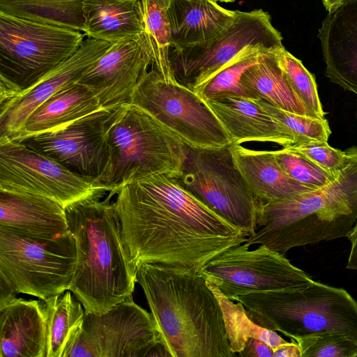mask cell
<instances>
[{
	"mask_svg": "<svg viewBox=\"0 0 357 357\" xmlns=\"http://www.w3.org/2000/svg\"><path fill=\"white\" fill-rule=\"evenodd\" d=\"M76 260L75 241L70 231L45 240L0 227V273L18 294L45 301L69 290Z\"/></svg>",
	"mask_w": 357,
	"mask_h": 357,
	"instance_id": "30bf717a",
	"label": "cell"
},
{
	"mask_svg": "<svg viewBox=\"0 0 357 357\" xmlns=\"http://www.w3.org/2000/svg\"><path fill=\"white\" fill-rule=\"evenodd\" d=\"M243 243L206 264L199 273L229 299L252 292L301 289L314 280L284 255L265 245Z\"/></svg>",
	"mask_w": 357,
	"mask_h": 357,
	"instance_id": "4fadbf2b",
	"label": "cell"
},
{
	"mask_svg": "<svg viewBox=\"0 0 357 357\" xmlns=\"http://www.w3.org/2000/svg\"><path fill=\"white\" fill-rule=\"evenodd\" d=\"M120 107L101 108L57 130L13 140L98 182L108 162V134Z\"/></svg>",
	"mask_w": 357,
	"mask_h": 357,
	"instance_id": "9a60e30c",
	"label": "cell"
},
{
	"mask_svg": "<svg viewBox=\"0 0 357 357\" xmlns=\"http://www.w3.org/2000/svg\"><path fill=\"white\" fill-rule=\"evenodd\" d=\"M202 100L219 119L232 144L273 142L286 147L301 142L286 125L268 114L253 98L224 94Z\"/></svg>",
	"mask_w": 357,
	"mask_h": 357,
	"instance_id": "ac0fdd59",
	"label": "cell"
},
{
	"mask_svg": "<svg viewBox=\"0 0 357 357\" xmlns=\"http://www.w3.org/2000/svg\"><path fill=\"white\" fill-rule=\"evenodd\" d=\"M325 75L357 96V0L327 14L319 29Z\"/></svg>",
	"mask_w": 357,
	"mask_h": 357,
	"instance_id": "d6986e66",
	"label": "cell"
},
{
	"mask_svg": "<svg viewBox=\"0 0 357 357\" xmlns=\"http://www.w3.org/2000/svg\"><path fill=\"white\" fill-rule=\"evenodd\" d=\"M234 301L255 323L291 340L333 333L357 344V301L342 288L313 281L301 289L252 292Z\"/></svg>",
	"mask_w": 357,
	"mask_h": 357,
	"instance_id": "5b68a950",
	"label": "cell"
},
{
	"mask_svg": "<svg viewBox=\"0 0 357 357\" xmlns=\"http://www.w3.org/2000/svg\"><path fill=\"white\" fill-rule=\"evenodd\" d=\"M85 0H0V11L82 31Z\"/></svg>",
	"mask_w": 357,
	"mask_h": 357,
	"instance_id": "f1b7e54d",
	"label": "cell"
},
{
	"mask_svg": "<svg viewBox=\"0 0 357 357\" xmlns=\"http://www.w3.org/2000/svg\"><path fill=\"white\" fill-rule=\"evenodd\" d=\"M268 114L287 126L301 141L316 139L328 142L331 134L328 121L294 114L261 98H253Z\"/></svg>",
	"mask_w": 357,
	"mask_h": 357,
	"instance_id": "1f68e13d",
	"label": "cell"
},
{
	"mask_svg": "<svg viewBox=\"0 0 357 357\" xmlns=\"http://www.w3.org/2000/svg\"><path fill=\"white\" fill-rule=\"evenodd\" d=\"M229 146H187L181 173L174 178L206 206L251 236L264 225V202L253 194L234 166Z\"/></svg>",
	"mask_w": 357,
	"mask_h": 357,
	"instance_id": "9c48e42d",
	"label": "cell"
},
{
	"mask_svg": "<svg viewBox=\"0 0 357 357\" xmlns=\"http://www.w3.org/2000/svg\"><path fill=\"white\" fill-rule=\"evenodd\" d=\"M116 194L123 241L135 265L160 262L199 272L250 236L169 174L145 177L123 186Z\"/></svg>",
	"mask_w": 357,
	"mask_h": 357,
	"instance_id": "6da1fadb",
	"label": "cell"
},
{
	"mask_svg": "<svg viewBox=\"0 0 357 357\" xmlns=\"http://www.w3.org/2000/svg\"><path fill=\"white\" fill-rule=\"evenodd\" d=\"M346 0H322L323 4L328 13L338 8Z\"/></svg>",
	"mask_w": 357,
	"mask_h": 357,
	"instance_id": "60d3db41",
	"label": "cell"
},
{
	"mask_svg": "<svg viewBox=\"0 0 357 357\" xmlns=\"http://www.w3.org/2000/svg\"><path fill=\"white\" fill-rule=\"evenodd\" d=\"M266 54L259 53L244 57L225 68L206 85L200 97L211 98L224 94L248 97L241 84V77L247 69L257 63Z\"/></svg>",
	"mask_w": 357,
	"mask_h": 357,
	"instance_id": "e575fe53",
	"label": "cell"
},
{
	"mask_svg": "<svg viewBox=\"0 0 357 357\" xmlns=\"http://www.w3.org/2000/svg\"><path fill=\"white\" fill-rule=\"evenodd\" d=\"M0 227L38 239L69 231L65 208L52 199L0 190Z\"/></svg>",
	"mask_w": 357,
	"mask_h": 357,
	"instance_id": "ffe728a7",
	"label": "cell"
},
{
	"mask_svg": "<svg viewBox=\"0 0 357 357\" xmlns=\"http://www.w3.org/2000/svg\"><path fill=\"white\" fill-rule=\"evenodd\" d=\"M235 11L213 0H171V49H183L214 38L231 23Z\"/></svg>",
	"mask_w": 357,
	"mask_h": 357,
	"instance_id": "7402d4cb",
	"label": "cell"
},
{
	"mask_svg": "<svg viewBox=\"0 0 357 357\" xmlns=\"http://www.w3.org/2000/svg\"><path fill=\"white\" fill-rule=\"evenodd\" d=\"M82 31L0 11V103L73 56L84 42Z\"/></svg>",
	"mask_w": 357,
	"mask_h": 357,
	"instance_id": "52a82bcc",
	"label": "cell"
},
{
	"mask_svg": "<svg viewBox=\"0 0 357 357\" xmlns=\"http://www.w3.org/2000/svg\"><path fill=\"white\" fill-rule=\"evenodd\" d=\"M88 38L69 59L47 73L29 88L0 106V137L14 139L30 114L65 86L77 82L84 71L112 45Z\"/></svg>",
	"mask_w": 357,
	"mask_h": 357,
	"instance_id": "e0dca14e",
	"label": "cell"
},
{
	"mask_svg": "<svg viewBox=\"0 0 357 357\" xmlns=\"http://www.w3.org/2000/svg\"><path fill=\"white\" fill-rule=\"evenodd\" d=\"M282 37L262 9L236 10L231 23L214 38L181 50H170L177 81L201 96L206 85L237 61L283 47Z\"/></svg>",
	"mask_w": 357,
	"mask_h": 357,
	"instance_id": "ba28073f",
	"label": "cell"
},
{
	"mask_svg": "<svg viewBox=\"0 0 357 357\" xmlns=\"http://www.w3.org/2000/svg\"><path fill=\"white\" fill-rule=\"evenodd\" d=\"M152 64L144 36L112 43L82 74L79 82L90 88L102 108L130 104L140 78Z\"/></svg>",
	"mask_w": 357,
	"mask_h": 357,
	"instance_id": "2e32d148",
	"label": "cell"
},
{
	"mask_svg": "<svg viewBox=\"0 0 357 357\" xmlns=\"http://www.w3.org/2000/svg\"><path fill=\"white\" fill-rule=\"evenodd\" d=\"M207 281L221 307L230 349L234 354L239 353L250 337L258 338L272 349L287 342L275 331L264 328L255 323L248 315L244 306L235 303L227 298L213 282Z\"/></svg>",
	"mask_w": 357,
	"mask_h": 357,
	"instance_id": "f546056e",
	"label": "cell"
},
{
	"mask_svg": "<svg viewBox=\"0 0 357 357\" xmlns=\"http://www.w3.org/2000/svg\"><path fill=\"white\" fill-rule=\"evenodd\" d=\"M101 108L90 88L79 82L68 84L40 105L13 139L57 130Z\"/></svg>",
	"mask_w": 357,
	"mask_h": 357,
	"instance_id": "cb8c5ba5",
	"label": "cell"
},
{
	"mask_svg": "<svg viewBox=\"0 0 357 357\" xmlns=\"http://www.w3.org/2000/svg\"><path fill=\"white\" fill-rule=\"evenodd\" d=\"M144 36L148 43L153 69L167 82L176 79L170 63L171 36L168 9L171 0H139Z\"/></svg>",
	"mask_w": 357,
	"mask_h": 357,
	"instance_id": "83f0119b",
	"label": "cell"
},
{
	"mask_svg": "<svg viewBox=\"0 0 357 357\" xmlns=\"http://www.w3.org/2000/svg\"><path fill=\"white\" fill-rule=\"evenodd\" d=\"M47 318L46 357H63L81 329L85 315L81 302L70 290L44 301Z\"/></svg>",
	"mask_w": 357,
	"mask_h": 357,
	"instance_id": "4316f807",
	"label": "cell"
},
{
	"mask_svg": "<svg viewBox=\"0 0 357 357\" xmlns=\"http://www.w3.org/2000/svg\"><path fill=\"white\" fill-rule=\"evenodd\" d=\"M283 148L303 155L333 178L338 176L346 161L345 151L335 149L326 141L309 139Z\"/></svg>",
	"mask_w": 357,
	"mask_h": 357,
	"instance_id": "d590c367",
	"label": "cell"
},
{
	"mask_svg": "<svg viewBox=\"0 0 357 357\" xmlns=\"http://www.w3.org/2000/svg\"><path fill=\"white\" fill-rule=\"evenodd\" d=\"M130 104L147 112L188 146L220 149L232 144L198 94L177 80L167 82L155 69L143 74Z\"/></svg>",
	"mask_w": 357,
	"mask_h": 357,
	"instance_id": "8fae6325",
	"label": "cell"
},
{
	"mask_svg": "<svg viewBox=\"0 0 357 357\" xmlns=\"http://www.w3.org/2000/svg\"><path fill=\"white\" fill-rule=\"evenodd\" d=\"M44 301L17 298L0 310V357H46Z\"/></svg>",
	"mask_w": 357,
	"mask_h": 357,
	"instance_id": "44dd1931",
	"label": "cell"
},
{
	"mask_svg": "<svg viewBox=\"0 0 357 357\" xmlns=\"http://www.w3.org/2000/svg\"><path fill=\"white\" fill-rule=\"evenodd\" d=\"M345 153L344 167L327 185L264 203V225L245 243L284 255L296 247L348 237L357 222V146Z\"/></svg>",
	"mask_w": 357,
	"mask_h": 357,
	"instance_id": "277c9868",
	"label": "cell"
},
{
	"mask_svg": "<svg viewBox=\"0 0 357 357\" xmlns=\"http://www.w3.org/2000/svg\"><path fill=\"white\" fill-rule=\"evenodd\" d=\"M241 84L248 98H261L287 112L311 117L292 90L273 52L247 69Z\"/></svg>",
	"mask_w": 357,
	"mask_h": 357,
	"instance_id": "484cf974",
	"label": "cell"
},
{
	"mask_svg": "<svg viewBox=\"0 0 357 357\" xmlns=\"http://www.w3.org/2000/svg\"><path fill=\"white\" fill-rule=\"evenodd\" d=\"M135 274L171 357L236 356L230 349L218 301L198 271L140 261Z\"/></svg>",
	"mask_w": 357,
	"mask_h": 357,
	"instance_id": "7a4b0ae2",
	"label": "cell"
},
{
	"mask_svg": "<svg viewBox=\"0 0 357 357\" xmlns=\"http://www.w3.org/2000/svg\"><path fill=\"white\" fill-rule=\"evenodd\" d=\"M229 149L234 166L253 194L263 202L287 199L312 190L283 171L274 151L249 149L234 144Z\"/></svg>",
	"mask_w": 357,
	"mask_h": 357,
	"instance_id": "603a6c76",
	"label": "cell"
},
{
	"mask_svg": "<svg viewBox=\"0 0 357 357\" xmlns=\"http://www.w3.org/2000/svg\"><path fill=\"white\" fill-rule=\"evenodd\" d=\"M275 60L284 73L292 90L301 101L312 118L324 119V111L314 76L302 61L285 50L284 47L273 52Z\"/></svg>",
	"mask_w": 357,
	"mask_h": 357,
	"instance_id": "4dcf8cb0",
	"label": "cell"
},
{
	"mask_svg": "<svg viewBox=\"0 0 357 357\" xmlns=\"http://www.w3.org/2000/svg\"><path fill=\"white\" fill-rule=\"evenodd\" d=\"M273 350L264 341L250 337L243 349L236 356L240 357H273Z\"/></svg>",
	"mask_w": 357,
	"mask_h": 357,
	"instance_id": "8d00e7d4",
	"label": "cell"
},
{
	"mask_svg": "<svg viewBox=\"0 0 357 357\" xmlns=\"http://www.w3.org/2000/svg\"><path fill=\"white\" fill-rule=\"evenodd\" d=\"M274 153L280 166L290 178L312 190L321 188L335 179L298 153L283 148L274 151Z\"/></svg>",
	"mask_w": 357,
	"mask_h": 357,
	"instance_id": "d6a6232c",
	"label": "cell"
},
{
	"mask_svg": "<svg viewBox=\"0 0 357 357\" xmlns=\"http://www.w3.org/2000/svg\"><path fill=\"white\" fill-rule=\"evenodd\" d=\"M109 159L98 183L112 195L155 174L181 173L187 146L142 108L121 105L108 134Z\"/></svg>",
	"mask_w": 357,
	"mask_h": 357,
	"instance_id": "8992f818",
	"label": "cell"
},
{
	"mask_svg": "<svg viewBox=\"0 0 357 357\" xmlns=\"http://www.w3.org/2000/svg\"><path fill=\"white\" fill-rule=\"evenodd\" d=\"M347 238L350 241V250L346 268L357 271V222Z\"/></svg>",
	"mask_w": 357,
	"mask_h": 357,
	"instance_id": "ab89813d",
	"label": "cell"
},
{
	"mask_svg": "<svg viewBox=\"0 0 357 357\" xmlns=\"http://www.w3.org/2000/svg\"><path fill=\"white\" fill-rule=\"evenodd\" d=\"M302 357H357V344L333 333H317L297 337Z\"/></svg>",
	"mask_w": 357,
	"mask_h": 357,
	"instance_id": "836d02e7",
	"label": "cell"
},
{
	"mask_svg": "<svg viewBox=\"0 0 357 357\" xmlns=\"http://www.w3.org/2000/svg\"><path fill=\"white\" fill-rule=\"evenodd\" d=\"M170 356L151 314L132 298L108 311L85 312L81 329L63 357Z\"/></svg>",
	"mask_w": 357,
	"mask_h": 357,
	"instance_id": "7c38bea8",
	"label": "cell"
},
{
	"mask_svg": "<svg viewBox=\"0 0 357 357\" xmlns=\"http://www.w3.org/2000/svg\"><path fill=\"white\" fill-rule=\"evenodd\" d=\"M0 289V310H2L17 298L18 293L8 278L1 273Z\"/></svg>",
	"mask_w": 357,
	"mask_h": 357,
	"instance_id": "74e56055",
	"label": "cell"
},
{
	"mask_svg": "<svg viewBox=\"0 0 357 357\" xmlns=\"http://www.w3.org/2000/svg\"><path fill=\"white\" fill-rule=\"evenodd\" d=\"M105 192L65 208L69 231L76 247L75 273L69 290L85 312L104 313L132 298L135 265L125 247L114 202Z\"/></svg>",
	"mask_w": 357,
	"mask_h": 357,
	"instance_id": "3957f363",
	"label": "cell"
},
{
	"mask_svg": "<svg viewBox=\"0 0 357 357\" xmlns=\"http://www.w3.org/2000/svg\"><path fill=\"white\" fill-rule=\"evenodd\" d=\"M82 32L114 43L144 36L139 0H85Z\"/></svg>",
	"mask_w": 357,
	"mask_h": 357,
	"instance_id": "d4e9b609",
	"label": "cell"
},
{
	"mask_svg": "<svg viewBox=\"0 0 357 357\" xmlns=\"http://www.w3.org/2000/svg\"><path fill=\"white\" fill-rule=\"evenodd\" d=\"M214 1H220V2H226V3H230V2H233L235 0H213Z\"/></svg>",
	"mask_w": 357,
	"mask_h": 357,
	"instance_id": "b9f144b4",
	"label": "cell"
},
{
	"mask_svg": "<svg viewBox=\"0 0 357 357\" xmlns=\"http://www.w3.org/2000/svg\"><path fill=\"white\" fill-rule=\"evenodd\" d=\"M0 190L43 196L64 208L100 192H107L96 181L78 175L6 137H0Z\"/></svg>",
	"mask_w": 357,
	"mask_h": 357,
	"instance_id": "5bb4252c",
	"label": "cell"
},
{
	"mask_svg": "<svg viewBox=\"0 0 357 357\" xmlns=\"http://www.w3.org/2000/svg\"><path fill=\"white\" fill-rule=\"evenodd\" d=\"M273 350V357H302L299 345L294 340L282 344Z\"/></svg>",
	"mask_w": 357,
	"mask_h": 357,
	"instance_id": "f35d334b",
	"label": "cell"
}]
</instances>
